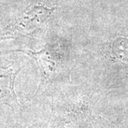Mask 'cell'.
<instances>
[{"label":"cell","instance_id":"cell-1","mask_svg":"<svg viewBox=\"0 0 128 128\" xmlns=\"http://www.w3.org/2000/svg\"><path fill=\"white\" fill-rule=\"evenodd\" d=\"M55 8H49L42 5L34 6L17 19L10 27L8 34H30L44 26Z\"/></svg>","mask_w":128,"mask_h":128},{"label":"cell","instance_id":"cell-2","mask_svg":"<svg viewBox=\"0 0 128 128\" xmlns=\"http://www.w3.org/2000/svg\"><path fill=\"white\" fill-rule=\"evenodd\" d=\"M14 51L24 53L36 60L39 68L41 76V81L38 87V90H39L41 86L48 81L55 73L56 70V63L53 54L48 48L44 47L37 51L32 50H16Z\"/></svg>","mask_w":128,"mask_h":128},{"label":"cell","instance_id":"cell-3","mask_svg":"<svg viewBox=\"0 0 128 128\" xmlns=\"http://www.w3.org/2000/svg\"><path fill=\"white\" fill-rule=\"evenodd\" d=\"M112 52L116 58L128 64V37H118L112 44Z\"/></svg>","mask_w":128,"mask_h":128}]
</instances>
